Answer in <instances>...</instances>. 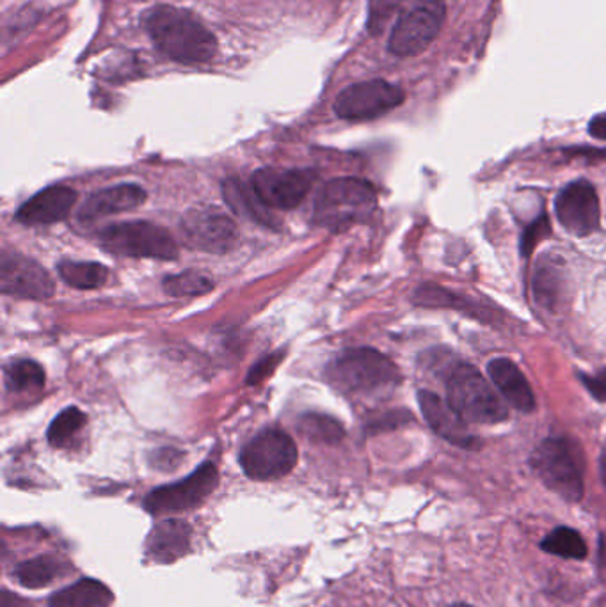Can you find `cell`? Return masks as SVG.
Instances as JSON below:
<instances>
[{
  "instance_id": "25",
  "label": "cell",
  "mask_w": 606,
  "mask_h": 607,
  "mask_svg": "<svg viewBox=\"0 0 606 607\" xmlns=\"http://www.w3.org/2000/svg\"><path fill=\"white\" fill-rule=\"evenodd\" d=\"M4 380L8 389L15 393H24L29 389H41L45 385V369L35 361H15L5 368Z\"/></svg>"
},
{
  "instance_id": "5",
  "label": "cell",
  "mask_w": 606,
  "mask_h": 607,
  "mask_svg": "<svg viewBox=\"0 0 606 607\" xmlns=\"http://www.w3.org/2000/svg\"><path fill=\"white\" fill-rule=\"evenodd\" d=\"M337 388L351 393H371L399 384L401 374L387 355L371 349H352L338 355L328 368Z\"/></svg>"
},
{
  "instance_id": "28",
  "label": "cell",
  "mask_w": 606,
  "mask_h": 607,
  "mask_svg": "<svg viewBox=\"0 0 606 607\" xmlns=\"http://www.w3.org/2000/svg\"><path fill=\"white\" fill-rule=\"evenodd\" d=\"M560 276L563 273L553 265L552 260L539 263L538 273L533 277V293L543 306L552 307L560 295Z\"/></svg>"
},
{
  "instance_id": "18",
  "label": "cell",
  "mask_w": 606,
  "mask_h": 607,
  "mask_svg": "<svg viewBox=\"0 0 606 607\" xmlns=\"http://www.w3.org/2000/svg\"><path fill=\"white\" fill-rule=\"evenodd\" d=\"M192 528L184 520L169 519L153 528L147 540V556L155 564H175L191 549Z\"/></svg>"
},
{
  "instance_id": "35",
  "label": "cell",
  "mask_w": 606,
  "mask_h": 607,
  "mask_svg": "<svg viewBox=\"0 0 606 607\" xmlns=\"http://www.w3.org/2000/svg\"><path fill=\"white\" fill-rule=\"evenodd\" d=\"M599 475H602L603 485L606 486V444L603 446L602 457H599Z\"/></svg>"
},
{
  "instance_id": "17",
  "label": "cell",
  "mask_w": 606,
  "mask_h": 607,
  "mask_svg": "<svg viewBox=\"0 0 606 607\" xmlns=\"http://www.w3.org/2000/svg\"><path fill=\"white\" fill-rule=\"evenodd\" d=\"M147 201V190L141 185L122 184L97 190L78 208V219L94 220L105 215L122 214L137 208Z\"/></svg>"
},
{
  "instance_id": "4",
  "label": "cell",
  "mask_w": 606,
  "mask_h": 607,
  "mask_svg": "<svg viewBox=\"0 0 606 607\" xmlns=\"http://www.w3.org/2000/svg\"><path fill=\"white\" fill-rule=\"evenodd\" d=\"M446 399L466 423L496 425L508 416L507 407L491 389L484 375L471 365L452 369L446 380Z\"/></svg>"
},
{
  "instance_id": "36",
  "label": "cell",
  "mask_w": 606,
  "mask_h": 607,
  "mask_svg": "<svg viewBox=\"0 0 606 607\" xmlns=\"http://www.w3.org/2000/svg\"><path fill=\"white\" fill-rule=\"evenodd\" d=\"M450 607H474V606H469V604H454V606H450Z\"/></svg>"
},
{
  "instance_id": "8",
  "label": "cell",
  "mask_w": 606,
  "mask_h": 607,
  "mask_svg": "<svg viewBox=\"0 0 606 607\" xmlns=\"http://www.w3.org/2000/svg\"><path fill=\"white\" fill-rule=\"evenodd\" d=\"M445 20V0H420L399 18L391 30L388 49L399 58L421 54L438 38Z\"/></svg>"
},
{
  "instance_id": "7",
  "label": "cell",
  "mask_w": 606,
  "mask_h": 607,
  "mask_svg": "<svg viewBox=\"0 0 606 607\" xmlns=\"http://www.w3.org/2000/svg\"><path fill=\"white\" fill-rule=\"evenodd\" d=\"M298 457V446L289 433L267 428L248 442L240 455V466L251 480H278L292 472Z\"/></svg>"
},
{
  "instance_id": "29",
  "label": "cell",
  "mask_w": 606,
  "mask_h": 607,
  "mask_svg": "<svg viewBox=\"0 0 606 607\" xmlns=\"http://www.w3.org/2000/svg\"><path fill=\"white\" fill-rule=\"evenodd\" d=\"M86 423L84 416L77 407H70L59 414L49 428V442L54 447H64L72 441L75 433Z\"/></svg>"
},
{
  "instance_id": "11",
  "label": "cell",
  "mask_w": 606,
  "mask_h": 607,
  "mask_svg": "<svg viewBox=\"0 0 606 607\" xmlns=\"http://www.w3.org/2000/svg\"><path fill=\"white\" fill-rule=\"evenodd\" d=\"M184 240L192 249L211 254H226L239 240L237 224L215 206L189 210L180 224Z\"/></svg>"
},
{
  "instance_id": "2",
  "label": "cell",
  "mask_w": 606,
  "mask_h": 607,
  "mask_svg": "<svg viewBox=\"0 0 606 607\" xmlns=\"http://www.w3.org/2000/svg\"><path fill=\"white\" fill-rule=\"evenodd\" d=\"M376 206L374 185L359 178H338L324 185L318 192L313 220L320 228L340 231L368 219Z\"/></svg>"
},
{
  "instance_id": "33",
  "label": "cell",
  "mask_w": 606,
  "mask_h": 607,
  "mask_svg": "<svg viewBox=\"0 0 606 607\" xmlns=\"http://www.w3.org/2000/svg\"><path fill=\"white\" fill-rule=\"evenodd\" d=\"M156 467L162 466V461H166V467L164 469H175L178 464H180L181 455L175 450H162V452L156 453Z\"/></svg>"
},
{
  "instance_id": "10",
  "label": "cell",
  "mask_w": 606,
  "mask_h": 607,
  "mask_svg": "<svg viewBox=\"0 0 606 607\" xmlns=\"http://www.w3.org/2000/svg\"><path fill=\"white\" fill-rule=\"evenodd\" d=\"M406 94L395 84L387 80H368L352 84L338 94L334 112L348 122H367L384 116L402 105Z\"/></svg>"
},
{
  "instance_id": "22",
  "label": "cell",
  "mask_w": 606,
  "mask_h": 607,
  "mask_svg": "<svg viewBox=\"0 0 606 607\" xmlns=\"http://www.w3.org/2000/svg\"><path fill=\"white\" fill-rule=\"evenodd\" d=\"M223 195H225L226 203L230 204L235 214L250 217L254 223L264 224L267 228H276L273 214H269L267 206L262 203L256 192L253 189H248L242 181L237 180V178L225 180Z\"/></svg>"
},
{
  "instance_id": "32",
  "label": "cell",
  "mask_w": 606,
  "mask_h": 607,
  "mask_svg": "<svg viewBox=\"0 0 606 607\" xmlns=\"http://www.w3.org/2000/svg\"><path fill=\"white\" fill-rule=\"evenodd\" d=\"M582 382L585 384L586 391H589L594 399L599 400V402H606V369L605 371H599V374L594 375V377L583 375Z\"/></svg>"
},
{
  "instance_id": "19",
  "label": "cell",
  "mask_w": 606,
  "mask_h": 607,
  "mask_svg": "<svg viewBox=\"0 0 606 607\" xmlns=\"http://www.w3.org/2000/svg\"><path fill=\"white\" fill-rule=\"evenodd\" d=\"M488 371L493 384L498 388L508 405L518 408L519 413H532L535 408V396L521 369L514 365L513 361H491Z\"/></svg>"
},
{
  "instance_id": "9",
  "label": "cell",
  "mask_w": 606,
  "mask_h": 607,
  "mask_svg": "<svg viewBox=\"0 0 606 607\" xmlns=\"http://www.w3.org/2000/svg\"><path fill=\"white\" fill-rule=\"evenodd\" d=\"M217 483H219V471L212 461H206L186 480L173 485L159 486L150 492L144 497V508L152 516H172V514L192 510L211 496Z\"/></svg>"
},
{
  "instance_id": "3",
  "label": "cell",
  "mask_w": 606,
  "mask_h": 607,
  "mask_svg": "<svg viewBox=\"0 0 606 607\" xmlns=\"http://www.w3.org/2000/svg\"><path fill=\"white\" fill-rule=\"evenodd\" d=\"M530 466L547 491L567 503L583 497V464L577 444L564 438H552L533 450Z\"/></svg>"
},
{
  "instance_id": "21",
  "label": "cell",
  "mask_w": 606,
  "mask_h": 607,
  "mask_svg": "<svg viewBox=\"0 0 606 607\" xmlns=\"http://www.w3.org/2000/svg\"><path fill=\"white\" fill-rule=\"evenodd\" d=\"M114 595L109 586L97 579H80L49 598V607H111Z\"/></svg>"
},
{
  "instance_id": "23",
  "label": "cell",
  "mask_w": 606,
  "mask_h": 607,
  "mask_svg": "<svg viewBox=\"0 0 606 607\" xmlns=\"http://www.w3.org/2000/svg\"><path fill=\"white\" fill-rule=\"evenodd\" d=\"M541 549L564 559H585L589 554V547L580 531L567 526H558L550 531L541 542Z\"/></svg>"
},
{
  "instance_id": "24",
  "label": "cell",
  "mask_w": 606,
  "mask_h": 607,
  "mask_svg": "<svg viewBox=\"0 0 606 607\" xmlns=\"http://www.w3.org/2000/svg\"><path fill=\"white\" fill-rule=\"evenodd\" d=\"M59 276L68 287L77 290H94L108 282L109 270L93 262H63L59 263Z\"/></svg>"
},
{
  "instance_id": "20",
  "label": "cell",
  "mask_w": 606,
  "mask_h": 607,
  "mask_svg": "<svg viewBox=\"0 0 606 607\" xmlns=\"http://www.w3.org/2000/svg\"><path fill=\"white\" fill-rule=\"evenodd\" d=\"M70 570L74 569L70 567L68 561H64L54 554H45V556L25 559L22 564L16 565L13 578L24 589L39 590L54 583L59 578H63Z\"/></svg>"
},
{
  "instance_id": "26",
  "label": "cell",
  "mask_w": 606,
  "mask_h": 607,
  "mask_svg": "<svg viewBox=\"0 0 606 607\" xmlns=\"http://www.w3.org/2000/svg\"><path fill=\"white\" fill-rule=\"evenodd\" d=\"M164 292L172 296H195L205 295L214 290V281L205 274L198 270H187V273L169 276L162 282Z\"/></svg>"
},
{
  "instance_id": "15",
  "label": "cell",
  "mask_w": 606,
  "mask_h": 607,
  "mask_svg": "<svg viewBox=\"0 0 606 607\" xmlns=\"http://www.w3.org/2000/svg\"><path fill=\"white\" fill-rule=\"evenodd\" d=\"M418 404H420V410L427 425L440 438L452 442L455 446L466 447V450L475 447L477 439L469 433L465 419L455 413L454 407L449 402H443L438 394L430 393V391H420L418 393Z\"/></svg>"
},
{
  "instance_id": "30",
  "label": "cell",
  "mask_w": 606,
  "mask_h": 607,
  "mask_svg": "<svg viewBox=\"0 0 606 607\" xmlns=\"http://www.w3.org/2000/svg\"><path fill=\"white\" fill-rule=\"evenodd\" d=\"M547 235H550V219H547L546 215H541L535 223L530 224V228H527L523 239H521V254H523L525 258L532 254L535 245L541 240L546 239Z\"/></svg>"
},
{
  "instance_id": "6",
  "label": "cell",
  "mask_w": 606,
  "mask_h": 607,
  "mask_svg": "<svg viewBox=\"0 0 606 607\" xmlns=\"http://www.w3.org/2000/svg\"><path fill=\"white\" fill-rule=\"evenodd\" d=\"M102 248L130 258L175 260L178 248L172 235L152 223L114 224L100 233Z\"/></svg>"
},
{
  "instance_id": "27",
  "label": "cell",
  "mask_w": 606,
  "mask_h": 607,
  "mask_svg": "<svg viewBox=\"0 0 606 607\" xmlns=\"http://www.w3.org/2000/svg\"><path fill=\"white\" fill-rule=\"evenodd\" d=\"M299 430L310 441L326 442V444H337L343 438L342 425L338 423L337 419L323 416V414L303 416Z\"/></svg>"
},
{
  "instance_id": "12",
  "label": "cell",
  "mask_w": 606,
  "mask_h": 607,
  "mask_svg": "<svg viewBox=\"0 0 606 607\" xmlns=\"http://www.w3.org/2000/svg\"><path fill=\"white\" fill-rule=\"evenodd\" d=\"M315 175L310 169H260L253 175V190L270 208L292 210L303 203Z\"/></svg>"
},
{
  "instance_id": "14",
  "label": "cell",
  "mask_w": 606,
  "mask_h": 607,
  "mask_svg": "<svg viewBox=\"0 0 606 607\" xmlns=\"http://www.w3.org/2000/svg\"><path fill=\"white\" fill-rule=\"evenodd\" d=\"M0 290L5 295L45 301L54 295L52 277L35 260L4 251L0 260Z\"/></svg>"
},
{
  "instance_id": "13",
  "label": "cell",
  "mask_w": 606,
  "mask_h": 607,
  "mask_svg": "<svg viewBox=\"0 0 606 607\" xmlns=\"http://www.w3.org/2000/svg\"><path fill=\"white\" fill-rule=\"evenodd\" d=\"M555 214L569 233L577 237L594 233L602 219L596 190L589 181H572L558 192Z\"/></svg>"
},
{
  "instance_id": "34",
  "label": "cell",
  "mask_w": 606,
  "mask_h": 607,
  "mask_svg": "<svg viewBox=\"0 0 606 607\" xmlns=\"http://www.w3.org/2000/svg\"><path fill=\"white\" fill-rule=\"evenodd\" d=\"M589 134L596 139L606 141V112L605 114H597L591 123H589Z\"/></svg>"
},
{
  "instance_id": "16",
  "label": "cell",
  "mask_w": 606,
  "mask_h": 607,
  "mask_svg": "<svg viewBox=\"0 0 606 607\" xmlns=\"http://www.w3.org/2000/svg\"><path fill=\"white\" fill-rule=\"evenodd\" d=\"M75 203H77V192L74 189L55 185L25 201L16 212V220L30 226L61 223L68 217Z\"/></svg>"
},
{
  "instance_id": "31",
  "label": "cell",
  "mask_w": 606,
  "mask_h": 607,
  "mask_svg": "<svg viewBox=\"0 0 606 607\" xmlns=\"http://www.w3.org/2000/svg\"><path fill=\"white\" fill-rule=\"evenodd\" d=\"M281 357H283V352H278V354L267 355L265 359L260 361L258 365L251 369L248 384H260L262 380L267 379L274 369L278 368Z\"/></svg>"
},
{
  "instance_id": "1",
  "label": "cell",
  "mask_w": 606,
  "mask_h": 607,
  "mask_svg": "<svg viewBox=\"0 0 606 607\" xmlns=\"http://www.w3.org/2000/svg\"><path fill=\"white\" fill-rule=\"evenodd\" d=\"M148 35L162 54L184 64L209 63L217 54V39L189 11L156 5L144 16Z\"/></svg>"
}]
</instances>
